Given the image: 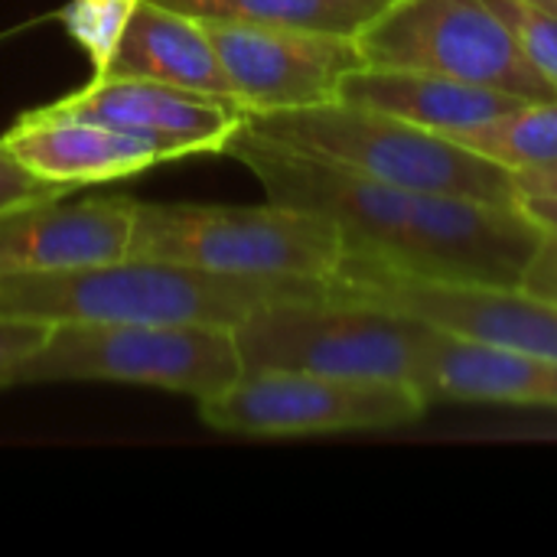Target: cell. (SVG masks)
Masks as SVG:
<instances>
[{
	"mask_svg": "<svg viewBox=\"0 0 557 557\" xmlns=\"http://www.w3.org/2000/svg\"><path fill=\"white\" fill-rule=\"evenodd\" d=\"M144 0H69L59 10V23L72 36V42L88 55L95 75L104 72L121 36Z\"/></svg>",
	"mask_w": 557,
	"mask_h": 557,
	"instance_id": "d6986e66",
	"label": "cell"
},
{
	"mask_svg": "<svg viewBox=\"0 0 557 557\" xmlns=\"http://www.w3.org/2000/svg\"><path fill=\"white\" fill-rule=\"evenodd\" d=\"M245 375L232 326L209 323H59L20 366L16 385L117 382L176 392L196 405Z\"/></svg>",
	"mask_w": 557,
	"mask_h": 557,
	"instance_id": "5b68a950",
	"label": "cell"
},
{
	"mask_svg": "<svg viewBox=\"0 0 557 557\" xmlns=\"http://www.w3.org/2000/svg\"><path fill=\"white\" fill-rule=\"evenodd\" d=\"M98 75L153 78L176 88H193L235 101L219 52L206 33V23L199 16L180 13L153 0H144L137 7L121 36V46Z\"/></svg>",
	"mask_w": 557,
	"mask_h": 557,
	"instance_id": "2e32d148",
	"label": "cell"
},
{
	"mask_svg": "<svg viewBox=\"0 0 557 557\" xmlns=\"http://www.w3.org/2000/svg\"><path fill=\"white\" fill-rule=\"evenodd\" d=\"M131 258L186 264L235 277L330 281L346 258L343 232L307 209L137 202Z\"/></svg>",
	"mask_w": 557,
	"mask_h": 557,
	"instance_id": "277c9868",
	"label": "cell"
},
{
	"mask_svg": "<svg viewBox=\"0 0 557 557\" xmlns=\"http://www.w3.org/2000/svg\"><path fill=\"white\" fill-rule=\"evenodd\" d=\"M134 196H55L0 215V281L127 258Z\"/></svg>",
	"mask_w": 557,
	"mask_h": 557,
	"instance_id": "7c38bea8",
	"label": "cell"
},
{
	"mask_svg": "<svg viewBox=\"0 0 557 557\" xmlns=\"http://www.w3.org/2000/svg\"><path fill=\"white\" fill-rule=\"evenodd\" d=\"M0 140L29 173L72 193L82 186L140 176L170 163L160 147L134 134L65 114L52 104L23 111L10 131L0 134Z\"/></svg>",
	"mask_w": 557,
	"mask_h": 557,
	"instance_id": "4fadbf2b",
	"label": "cell"
},
{
	"mask_svg": "<svg viewBox=\"0 0 557 557\" xmlns=\"http://www.w3.org/2000/svg\"><path fill=\"white\" fill-rule=\"evenodd\" d=\"M46 333H49L46 323L0 317V388L16 385L20 366L39 349Z\"/></svg>",
	"mask_w": 557,
	"mask_h": 557,
	"instance_id": "7402d4cb",
	"label": "cell"
},
{
	"mask_svg": "<svg viewBox=\"0 0 557 557\" xmlns=\"http://www.w3.org/2000/svg\"><path fill=\"white\" fill-rule=\"evenodd\" d=\"M245 372L294 369L366 382H401L421 392L431 326L352 300H284L235 326ZM428 398V395H424Z\"/></svg>",
	"mask_w": 557,
	"mask_h": 557,
	"instance_id": "8992f818",
	"label": "cell"
},
{
	"mask_svg": "<svg viewBox=\"0 0 557 557\" xmlns=\"http://www.w3.org/2000/svg\"><path fill=\"white\" fill-rule=\"evenodd\" d=\"M512 176H516L519 196H555L557 199V163L522 170V173H512Z\"/></svg>",
	"mask_w": 557,
	"mask_h": 557,
	"instance_id": "cb8c5ba5",
	"label": "cell"
},
{
	"mask_svg": "<svg viewBox=\"0 0 557 557\" xmlns=\"http://www.w3.org/2000/svg\"><path fill=\"white\" fill-rule=\"evenodd\" d=\"M450 140L463 144L467 150L512 170H535L557 163V98L548 101H522L519 108L454 134Z\"/></svg>",
	"mask_w": 557,
	"mask_h": 557,
	"instance_id": "ac0fdd59",
	"label": "cell"
},
{
	"mask_svg": "<svg viewBox=\"0 0 557 557\" xmlns=\"http://www.w3.org/2000/svg\"><path fill=\"white\" fill-rule=\"evenodd\" d=\"M519 209H522L539 228H557L555 196H519Z\"/></svg>",
	"mask_w": 557,
	"mask_h": 557,
	"instance_id": "d4e9b609",
	"label": "cell"
},
{
	"mask_svg": "<svg viewBox=\"0 0 557 557\" xmlns=\"http://www.w3.org/2000/svg\"><path fill=\"white\" fill-rule=\"evenodd\" d=\"M525 3H532V7H539V10H545V13H552L557 20V0H525Z\"/></svg>",
	"mask_w": 557,
	"mask_h": 557,
	"instance_id": "484cf974",
	"label": "cell"
},
{
	"mask_svg": "<svg viewBox=\"0 0 557 557\" xmlns=\"http://www.w3.org/2000/svg\"><path fill=\"white\" fill-rule=\"evenodd\" d=\"M330 281L235 277L170 261L117 258L59 274L0 281V317L59 323H209L238 326L284 300H317Z\"/></svg>",
	"mask_w": 557,
	"mask_h": 557,
	"instance_id": "7a4b0ae2",
	"label": "cell"
},
{
	"mask_svg": "<svg viewBox=\"0 0 557 557\" xmlns=\"http://www.w3.org/2000/svg\"><path fill=\"white\" fill-rule=\"evenodd\" d=\"M519 287L532 297L557 304V228H542L539 245L522 271Z\"/></svg>",
	"mask_w": 557,
	"mask_h": 557,
	"instance_id": "603a6c76",
	"label": "cell"
},
{
	"mask_svg": "<svg viewBox=\"0 0 557 557\" xmlns=\"http://www.w3.org/2000/svg\"><path fill=\"white\" fill-rule=\"evenodd\" d=\"M421 392L431 405L470 401L557 411V362L431 326Z\"/></svg>",
	"mask_w": 557,
	"mask_h": 557,
	"instance_id": "5bb4252c",
	"label": "cell"
},
{
	"mask_svg": "<svg viewBox=\"0 0 557 557\" xmlns=\"http://www.w3.org/2000/svg\"><path fill=\"white\" fill-rule=\"evenodd\" d=\"M428 408L424 392L401 382L251 369L215 398L199 401V418L219 434L317 437L405 428Z\"/></svg>",
	"mask_w": 557,
	"mask_h": 557,
	"instance_id": "ba28073f",
	"label": "cell"
},
{
	"mask_svg": "<svg viewBox=\"0 0 557 557\" xmlns=\"http://www.w3.org/2000/svg\"><path fill=\"white\" fill-rule=\"evenodd\" d=\"M202 23L219 52L228 88L248 114L339 101L346 75L366 65L356 36L242 20Z\"/></svg>",
	"mask_w": 557,
	"mask_h": 557,
	"instance_id": "30bf717a",
	"label": "cell"
},
{
	"mask_svg": "<svg viewBox=\"0 0 557 557\" xmlns=\"http://www.w3.org/2000/svg\"><path fill=\"white\" fill-rule=\"evenodd\" d=\"M199 20H242L359 36L392 0H153Z\"/></svg>",
	"mask_w": 557,
	"mask_h": 557,
	"instance_id": "e0dca14e",
	"label": "cell"
},
{
	"mask_svg": "<svg viewBox=\"0 0 557 557\" xmlns=\"http://www.w3.org/2000/svg\"><path fill=\"white\" fill-rule=\"evenodd\" d=\"M72 189L55 186L39 180L36 173H29L0 140V215L29 202H42V199H55V196H69Z\"/></svg>",
	"mask_w": 557,
	"mask_h": 557,
	"instance_id": "44dd1931",
	"label": "cell"
},
{
	"mask_svg": "<svg viewBox=\"0 0 557 557\" xmlns=\"http://www.w3.org/2000/svg\"><path fill=\"white\" fill-rule=\"evenodd\" d=\"M49 104L134 134L160 147L170 163L183 157L225 153L228 140L248 117V111L232 98L134 75H95L88 85Z\"/></svg>",
	"mask_w": 557,
	"mask_h": 557,
	"instance_id": "8fae6325",
	"label": "cell"
},
{
	"mask_svg": "<svg viewBox=\"0 0 557 557\" xmlns=\"http://www.w3.org/2000/svg\"><path fill=\"white\" fill-rule=\"evenodd\" d=\"M496 13L509 23L525 59L542 72V78L557 91V20L552 13L525 0H490Z\"/></svg>",
	"mask_w": 557,
	"mask_h": 557,
	"instance_id": "ffe728a7",
	"label": "cell"
},
{
	"mask_svg": "<svg viewBox=\"0 0 557 557\" xmlns=\"http://www.w3.org/2000/svg\"><path fill=\"white\" fill-rule=\"evenodd\" d=\"M356 42L366 65L434 72L525 101L557 98L490 0H392Z\"/></svg>",
	"mask_w": 557,
	"mask_h": 557,
	"instance_id": "52a82bcc",
	"label": "cell"
},
{
	"mask_svg": "<svg viewBox=\"0 0 557 557\" xmlns=\"http://www.w3.org/2000/svg\"><path fill=\"white\" fill-rule=\"evenodd\" d=\"M330 297L408 313L454 336L557 362V304L532 297L522 287L434 281L382 264L343 261L330 277Z\"/></svg>",
	"mask_w": 557,
	"mask_h": 557,
	"instance_id": "9c48e42d",
	"label": "cell"
},
{
	"mask_svg": "<svg viewBox=\"0 0 557 557\" xmlns=\"http://www.w3.org/2000/svg\"><path fill=\"white\" fill-rule=\"evenodd\" d=\"M339 101L385 111L414 127L434 131L441 137H454L519 108L525 98H516L499 88L434 75V72L359 65L356 72L346 75L339 88Z\"/></svg>",
	"mask_w": 557,
	"mask_h": 557,
	"instance_id": "9a60e30c",
	"label": "cell"
},
{
	"mask_svg": "<svg viewBox=\"0 0 557 557\" xmlns=\"http://www.w3.org/2000/svg\"><path fill=\"white\" fill-rule=\"evenodd\" d=\"M245 127L392 186L519 206L512 170L385 111L330 101L297 111L248 114Z\"/></svg>",
	"mask_w": 557,
	"mask_h": 557,
	"instance_id": "3957f363",
	"label": "cell"
},
{
	"mask_svg": "<svg viewBox=\"0 0 557 557\" xmlns=\"http://www.w3.org/2000/svg\"><path fill=\"white\" fill-rule=\"evenodd\" d=\"M225 157L248 166L271 202L330 219L346 242L343 261L434 281L519 287L542 235L519 206L392 186L274 144L245 124Z\"/></svg>",
	"mask_w": 557,
	"mask_h": 557,
	"instance_id": "6da1fadb",
	"label": "cell"
}]
</instances>
